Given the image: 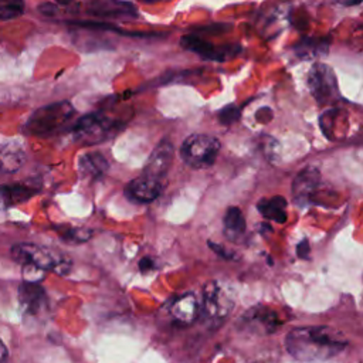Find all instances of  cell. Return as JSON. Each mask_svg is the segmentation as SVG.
<instances>
[{
  "label": "cell",
  "mask_w": 363,
  "mask_h": 363,
  "mask_svg": "<svg viewBox=\"0 0 363 363\" xmlns=\"http://www.w3.org/2000/svg\"><path fill=\"white\" fill-rule=\"evenodd\" d=\"M38 10H40L41 13L47 14V16H51V14H54V13L57 11V7H55L54 4H51V3H43V4L38 7Z\"/></svg>",
  "instance_id": "obj_28"
},
{
  "label": "cell",
  "mask_w": 363,
  "mask_h": 363,
  "mask_svg": "<svg viewBox=\"0 0 363 363\" xmlns=\"http://www.w3.org/2000/svg\"><path fill=\"white\" fill-rule=\"evenodd\" d=\"M308 86L319 104H328L339 96L337 81L330 67L322 62L312 65L308 74Z\"/></svg>",
  "instance_id": "obj_7"
},
{
  "label": "cell",
  "mask_w": 363,
  "mask_h": 363,
  "mask_svg": "<svg viewBox=\"0 0 363 363\" xmlns=\"http://www.w3.org/2000/svg\"><path fill=\"white\" fill-rule=\"evenodd\" d=\"M296 254L299 258L306 259L309 258V242L308 240H302L298 245H296Z\"/></svg>",
  "instance_id": "obj_25"
},
{
  "label": "cell",
  "mask_w": 363,
  "mask_h": 363,
  "mask_svg": "<svg viewBox=\"0 0 363 363\" xmlns=\"http://www.w3.org/2000/svg\"><path fill=\"white\" fill-rule=\"evenodd\" d=\"M24 159V150L17 143H10L0 150V170L14 173L23 166Z\"/></svg>",
  "instance_id": "obj_18"
},
{
  "label": "cell",
  "mask_w": 363,
  "mask_h": 363,
  "mask_svg": "<svg viewBox=\"0 0 363 363\" xmlns=\"http://www.w3.org/2000/svg\"><path fill=\"white\" fill-rule=\"evenodd\" d=\"M286 200L282 196H272L269 199H261L257 204L258 211L268 220L284 224L286 221Z\"/></svg>",
  "instance_id": "obj_16"
},
{
  "label": "cell",
  "mask_w": 363,
  "mask_h": 363,
  "mask_svg": "<svg viewBox=\"0 0 363 363\" xmlns=\"http://www.w3.org/2000/svg\"><path fill=\"white\" fill-rule=\"evenodd\" d=\"M173 145L170 140L163 139L160 140L156 147L153 149V152L149 156V160L143 169L142 173H145L146 176L159 180L162 183H164L167 173L170 170L172 166V160H173Z\"/></svg>",
  "instance_id": "obj_9"
},
{
  "label": "cell",
  "mask_w": 363,
  "mask_h": 363,
  "mask_svg": "<svg viewBox=\"0 0 363 363\" xmlns=\"http://www.w3.org/2000/svg\"><path fill=\"white\" fill-rule=\"evenodd\" d=\"M58 4H61V6H68L69 3H72L74 0H55Z\"/></svg>",
  "instance_id": "obj_31"
},
{
  "label": "cell",
  "mask_w": 363,
  "mask_h": 363,
  "mask_svg": "<svg viewBox=\"0 0 363 363\" xmlns=\"http://www.w3.org/2000/svg\"><path fill=\"white\" fill-rule=\"evenodd\" d=\"M242 323L245 329H248L252 333L267 335L275 332L277 328L282 325V320L279 315L271 308L257 305L242 315Z\"/></svg>",
  "instance_id": "obj_8"
},
{
  "label": "cell",
  "mask_w": 363,
  "mask_h": 363,
  "mask_svg": "<svg viewBox=\"0 0 363 363\" xmlns=\"http://www.w3.org/2000/svg\"><path fill=\"white\" fill-rule=\"evenodd\" d=\"M182 45L199 55H201L203 58H210V60H216L217 57V50L214 48V45L203 38H199L196 35H184L182 38Z\"/></svg>",
  "instance_id": "obj_20"
},
{
  "label": "cell",
  "mask_w": 363,
  "mask_h": 363,
  "mask_svg": "<svg viewBox=\"0 0 363 363\" xmlns=\"http://www.w3.org/2000/svg\"><path fill=\"white\" fill-rule=\"evenodd\" d=\"M121 126V122L113 118L102 112H92L77 121L74 136L82 145H98L112 138Z\"/></svg>",
  "instance_id": "obj_5"
},
{
  "label": "cell",
  "mask_w": 363,
  "mask_h": 363,
  "mask_svg": "<svg viewBox=\"0 0 363 363\" xmlns=\"http://www.w3.org/2000/svg\"><path fill=\"white\" fill-rule=\"evenodd\" d=\"M78 169L82 177L95 180L108 170V162L99 152H88L78 160Z\"/></svg>",
  "instance_id": "obj_14"
},
{
  "label": "cell",
  "mask_w": 363,
  "mask_h": 363,
  "mask_svg": "<svg viewBox=\"0 0 363 363\" xmlns=\"http://www.w3.org/2000/svg\"><path fill=\"white\" fill-rule=\"evenodd\" d=\"M326 50V43L320 40H312V38H305L302 43L296 45V52L305 58H309L311 55H318L320 54L319 51Z\"/></svg>",
  "instance_id": "obj_22"
},
{
  "label": "cell",
  "mask_w": 363,
  "mask_h": 363,
  "mask_svg": "<svg viewBox=\"0 0 363 363\" xmlns=\"http://www.w3.org/2000/svg\"><path fill=\"white\" fill-rule=\"evenodd\" d=\"M336 3H339L342 6H356V4L362 3V0H336Z\"/></svg>",
  "instance_id": "obj_29"
},
{
  "label": "cell",
  "mask_w": 363,
  "mask_h": 363,
  "mask_svg": "<svg viewBox=\"0 0 363 363\" xmlns=\"http://www.w3.org/2000/svg\"><path fill=\"white\" fill-rule=\"evenodd\" d=\"M220 121L224 123V125H228V123H233L234 121H237L240 118V109L234 105H230V106H225L220 115H218Z\"/></svg>",
  "instance_id": "obj_24"
},
{
  "label": "cell",
  "mask_w": 363,
  "mask_h": 363,
  "mask_svg": "<svg viewBox=\"0 0 363 363\" xmlns=\"http://www.w3.org/2000/svg\"><path fill=\"white\" fill-rule=\"evenodd\" d=\"M7 359V349H6V346L3 345V342L0 340V362H3V360H6Z\"/></svg>",
  "instance_id": "obj_30"
},
{
  "label": "cell",
  "mask_w": 363,
  "mask_h": 363,
  "mask_svg": "<svg viewBox=\"0 0 363 363\" xmlns=\"http://www.w3.org/2000/svg\"><path fill=\"white\" fill-rule=\"evenodd\" d=\"M169 315L174 323L189 326L200 316V302L193 292L174 298L169 306Z\"/></svg>",
  "instance_id": "obj_10"
},
{
  "label": "cell",
  "mask_w": 363,
  "mask_h": 363,
  "mask_svg": "<svg viewBox=\"0 0 363 363\" xmlns=\"http://www.w3.org/2000/svg\"><path fill=\"white\" fill-rule=\"evenodd\" d=\"M164 183L155 180L145 173L130 180L125 189L126 196L136 203H149L160 196Z\"/></svg>",
  "instance_id": "obj_12"
},
{
  "label": "cell",
  "mask_w": 363,
  "mask_h": 363,
  "mask_svg": "<svg viewBox=\"0 0 363 363\" xmlns=\"http://www.w3.org/2000/svg\"><path fill=\"white\" fill-rule=\"evenodd\" d=\"M18 301L23 311L28 315H37L47 306V296L40 282L24 281L18 288Z\"/></svg>",
  "instance_id": "obj_13"
},
{
  "label": "cell",
  "mask_w": 363,
  "mask_h": 363,
  "mask_svg": "<svg viewBox=\"0 0 363 363\" xmlns=\"http://www.w3.org/2000/svg\"><path fill=\"white\" fill-rule=\"evenodd\" d=\"M234 306V298L227 286L218 281H210L203 286V298L200 305V315L211 328H218Z\"/></svg>",
  "instance_id": "obj_2"
},
{
  "label": "cell",
  "mask_w": 363,
  "mask_h": 363,
  "mask_svg": "<svg viewBox=\"0 0 363 363\" xmlns=\"http://www.w3.org/2000/svg\"><path fill=\"white\" fill-rule=\"evenodd\" d=\"M24 11V0H0V20H13Z\"/></svg>",
  "instance_id": "obj_21"
},
{
  "label": "cell",
  "mask_w": 363,
  "mask_h": 363,
  "mask_svg": "<svg viewBox=\"0 0 363 363\" xmlns=\"http://www.w3.org/2000/svg\"><path fill=\"white\" fill-rule=\"evenodd\" d=\"M89 11L96 16H135L136 10L121 0H94Z\"/></svg>",
  "instance_id": "obj_17"
},
{
  "label": "cell",
  "mask_w": 363,
  "mask_h": 363,
  "mask_svg": "<svg viewBox=\"0 0 363 363\" xmlns=\"http://www.w3.org/2000/svg\"><path fill=\"white\" fill-rule=\"evenodd\" d=\"M220 142L211 135L194 133L186 138L180 147L183 162L193 169H206L216 162Z\"/></svg>",
  "instance_id": "obj_6"
},
{
  "label": "cell",
  "mask_w": 363,
  "mask_h": 363,
  "mask_svg": "<svg viewBox=\"0 0 363 363\" xmlns=\"http://www.w3.org/2000/svg\"><path fill=\"white\" fill-rule=\"evenodd\" d=\"M140 1H145V3H155V1H157V0H140Z\"/></svg>",
  "instance_id": "obj_32"
},
{
  "label": "cell",
  "mask_w": 363,
  "mask_h": 363,
  "mask_svg": "<svg viewBox=\"0 0 363 363\" xmlns=\"http://www.w3.org/2000/svg\"><path fill=\"white\" fill-rule=\"evenodd\" d=\"M347 346L343 335L329 326L292 329L285 337L288 353L301 362H325L340 354Z\"/></svg>",
  "instance_id": "obj_1"
},
{
  "label": "cell",
  "mask_w": 363,
  "mask_h": 363,
  "mask_svg": "<svg viewBox=\"0 0 363 363\" xmlns=\"http://www.w3.org/2000/svg\"><path fill=\"white\" fill-rule=\"evenodd\" d=\"M91 235V231L85 230V228H67V231L62 234L64 240H69L74 242H79V241H86Z\"/></svg>",
  "instance_id": "obj_23"
},
{
  "label": "cell",
  "mask_w": 363,
  "mask_h": 363,
  "mask_svg": "<svg viewBox=\"0 0 363 363\" xmlns=\"http://www.w3.org/2000/svg\"><path fill=\"white\" fill-rule=\"evenodd\" d=\"M37 193V189L26 184L0 186V210L20 204L31 199Z\"/></svg>",
  "instance_id": "obj_15"
},
{
  "label": "cell",
  "mask_w": 363,
  "mask_h": 363,
  "mask_svg": "<svg viewBox=\"0 0 363 363\" xmlns=\"http://www.w3.org/2000/svg\"><path fill=\"white\" fill-rule=\"evenodd\" d=\"M152 268H153V261H152V258L145 257V258H142V259L139 261V269H140L142 272L150 271Z\"/></svg>",
  "instance_id": "obj_27"
},
{
  "label": "cell",
  "mask_w": 363,
  "mask_h": 363,
  "mask_svg": "<svg viewBox=\"0 0 363 363\" xmlns=\"http://www.w3.org/2000/svg\"><path fill=\"white\" fill-rule=\"evenodd\" d=\"M11 255L14 261L20 262L21 265H31L44 271H54L58 274H67L71 267L69 258H65L64 255L57 254L45 247L30 242L16 244L11 248Z\"/></svg>",
  "instance_id": "obj_3"
},
{
  "label": "cell",
  "mask_w": 363,
  "mask_h": 363,
  "mask_svg": "<svg viewBox=\"0 0 363 363\" xmlns=\"http://www.w3.org/2000/svg\"><path fill=\"white\" fill-rule=\"evenodd\" d=\"M320 180V173L316 167L308 166L302 169L292 182V197L294 201L303 207L308 204L312 199V194L315 193L318 184Z\"/></svg>",
  "instance_id": "obj_11"
},
{
  "label": "cell",
  "mask_w": 363,
  "mask_h": 363,
  "mask_svg": "<svg viewBox=\"0 0 363 363\" xmlns=\"http://www.w3.org/2000/svg\"><path fill=\"white\" fill-rule=\"evenodd\" d=\"M245 231V218L241 213V210L235 206H231L225 210L224 214V233L225 235L233 240L237 241Z\"/></svg>",
  "instance_id": "obj_19"
},
{
  "label": "cell",
  "mask_w": 363,
  "mask_h": 363,
  "mask_svg": "<svg viewBox=\"0 0 363 363\" xmlns=\"http://www.w3.org/2000/svg\"><path fill=\"white\" fill-rule=\"evenodd\" d=\"M210 247L213 248V251H214L216 254H218V255H220V257H223V258H227V259H234V258H235V255H234V254H231V252L225 251V248H224V247H221V245H218V244H213V242H210Z\"/></svg>",
  "instance_id": "obj_26"
},
{
  "label": "cell",
  "mask_w": 363,
  "mask_h": 363,
  "mask_svg": "<svg viewBox=\"0 0 363 363\" xmlns=\"http://www.w3.org/2000/svg\"><path fill=\"white\" fill-rule=\"evenodd\" d=\"M74 115L69 102H55L37 109L26 123V130L35 136H47L60 130Z\"/></svg>",
  "instance_id": "obj_4"
}]
</instances>
